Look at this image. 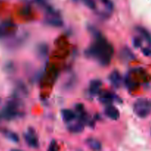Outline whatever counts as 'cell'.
<instances>
[{
    "label": "cell",
    "mask_w": 151,
    "mask_h": 151,
    "mask_svg": "<svg viewBox=\"0 0 151 151\" xmlns=\"http://www.w3.org/2000/svg\"><path fill=\"white\" fill-rule=\"evenodd\" d=\"M113 54V47L103 35L95 38V41L85 51L87 58L95 59L102 66H108L110 63Z\"/></svg>",
    "instance_id": "6da1fadb"
},
{
    "label": "cell",
    "mask_w": 151,
    "mask_h": 151,
    "mask_svg": "<svg viewBox=\"0 0 151 151\" xmlns=\"http://www.w3.org/2000/svg\"><path fill=\"white\" fill-rule=\"evenodd\" d=\"M134 111L139 118H146L151 113V102L147 99H138L134 104Z\"/></svg>",
    "instance_id": "7a4b0ae2"
},
{
    "label": "cell",
    "mask_w": 151,
    "mask_h": 151,
    "mask_svg": "<svg viewBox=\"0 0 151 151\" xmlns=\"http://www.w3.org/2000/svg\"><path fill=\"white\" fill-rule=\"evenodd\" d=\"M24 139L25 142L31 148L37 149L39 147V142H38V137L35 132V130L32 128H29L27 131L23 134Z\"/></svg>",
    "instance_id": "3957f363"
},
{
    "label": "cell",
    "mask_w": 151,
    "mask_h": 151,
    "mask_svg": "<svg viewBox=\"0 0 151 151\" xmlns=\"http://www.w3.org/2000/svg\"><path fill=\"white\" fill-rule=\"evenodd\" d=\"M99 94H100L99 100L100 101V103L104 105L111 104L114 101L121 102L120 99L117 95L109 92V91H105V92H101Z\"/></svg>",
    "instance_id": "277c9868"
},
{
    "label": "cell",
    "mask_w": 151,
    "mask_h": 151,
    "mask_svg": "<svg viewBox=\"0 0 151 151\" xmlns=\"http://www.w3.org/2000/svg\"><path fill=\"white\" fill-rule=\"evenodd\" d=\"M104 113L108 118L112 120H117L120 116L119 110L111 104L106 105L104 109Z\"/></svg>",
    "instance_id": "5b68a950"
},
{
    "label": "cell",
    "mask_w": 151,
    "mask_h": 151,
    "mask_svg": "<svg viewBox=\"0 0 151 151\" xmlns=\"http://www.w3.org/2000/svg\"><path fill=\"white\" fill-rule=\"evenodd\" d=\"M109 81L115 88H119L122 84V78L117 70H114L109 75Z\"/></svg>",
    "instance_id": "8992f818"
},
{
    "label": "cell",
    "mask_w": 151,
    "mask_h": 151,
    "mask_svg": "<svg viewBox=\"0 0 151 151\" xmlns=\"http://www.w3.org/2000/svg\"><path fill=\"white\" fill-rule=\"evenodd\" d=\"M102 86V81L100 80H93L91 81L89 85V88H88V94L91 96L97 95L100 93V88Z\"/></svg>",
    "instance_id": "52a82bcc"
},
{
    "label": "cell",
    "mask_w": 151,
    "mask_h": 151,
    "mask_svg": "<svg viewBox=\"0 0 151 151\" xmlns=\"http://www.w3.org/2000/svg\"><path fill=\"white\" fill-rule=\"evenodd\" d=\"M46 24L55 27H60L63 25V22L59 16H49L44 20Z\"/></svg>",
    "instance_id": "ba28073f"
},
{
    "label": "cell",
    "mask_w": 151,
    "mask_h": 151,
    "mask_svg": "<svg viewBox=\"0 0 151 151\" xmlns=\"http://www.w3.org/2000/svg\"><path fill=\"white\" fill-rule=\"evenodd\" d=\"M67 130L72 134H80L83 131L84 124L81 121L73 123L69 122V125L67 126Z\"/></svg>",
    "instance_id": "9c48e42d"
},
{
    "label": "cell",
    "mask_w": 151,
    "mask_h": 151,
    "mask_svg": "<svg viewBox=\"0 0 151 151\" xmlns=\"http://www.w3.org/2000/svg\"><path fill=\"white\" fill-rule=\"evenodd\" d=\"M61 116L63 121L68 123L73 122L77 117L75 112L70 109H63L61 111Z\"/></svg>",
    "instance_id": "30bf717a"
},
{
    "label": "cell",
    "mask_w": 151,
    "mask_h": 151,
    "mask_svg": "<svg viewBox=\"0 0 151 151\" xmlns=\"http://www.w3.org/2000/svg\"><path fill=\"white\" fill-rule=\"evenodd\" d=\"M86 144L87 145L90 149L93 150H102V144L100 141L97 140L96 139L89 137L86 139Z\"/></svg>",
    "instance_id": "8fae6325"
},
{
    "label": "cell",
    "mask_w": 151,
    "mask_h": 151,
    "mask_svg": "<svg viewBox=\"0 0 151 151\" xmlns=\"http://www.w3.org/2000/svg\"><path fill=\"white\" fill-rule=\"evenodd\" d=\"M35 51L38 57L41 58H44L49 52V46L46 43H41L38 44Z\"/></svg>",
    "instance_id": "7c38bea8"
},
{
    "label": "cell",
    "mask_w": 151,
    "mask_h": 151,
    "mask_svg": "<svg viewBox=\"0 0 151 151\" xmlns=\"http://www.w3.org/2000/svg\"><path fill=\"white\" fill-rule=\"evenodd\" d=\"M120 56L124 60H131L135 58V55L131 51V49L127 47H123L121 50Z\"/></svg>",
    "instance_id": "4fadbf2b"
},
{
    "label": "cell",
    "mask_w": 151,
    "mask_h": 151,
    "mask_svg": "<svg viewBox=\"0 0 151 151\" xmlns=\"http://www.w3.org/2000/svg\"><path fill=\"white\" fill-rule=\"evenodd\" d=\"M2 134H4V137L7 139H8L9 140H10L11 142L15 143H19L20 141V138H19V135H18L16 133L13 132V131H9V130L4 129L2 130Z\"/></svg>",
    "instance_id": "5bb4252c"
},
{
    "label": "cell",
    "mask_w": 151,
    "mask_h": 151,
    "mask_svg": "<svg viewBox=\"0 0 151 151\" xmlns=\"http://www.w3.org/2000/svg\"><path fill=\"white\" fill-rule=\"evenodd\" d=\"M136 29L140 34V35H141L143 39L145 40L148 44H151V35L147 29H145L143 27L138 26L136 27Z\"/></svg>",
    "instance_id": "9a60e30c"
},
{
    "label": "cell",
    "mask_w": 151,
    "mask_h": 151,
    "mask_svg": "<svg viewBox=\"0 0 151 151\" xmlns=\"http://www.w3.org/2000/svg\"><path fill=\"white\" fill-rule=\"evenodd\" d=\"M87 29H88L89 33L92 35V37L94 38V39L97 38H99V37H100L101 35H102L101 32H100V31L95 26H94V25L92 24L87 25Z\"/></svg>",
    "instance_id": "2e32d148"
},
{
    "label": "cell",
    "mask_w": 151,
    "mask_h": 151,
    "mask_svg": "<svg viewBox=\"0 0 151 151\" xmlns=\"http://www.w3.org/2000/svg\"><path fill=\"white\" fill-rule=\"evenodd\" d=\"M81 1L87 7L91 10H96L97 8V4L94 0H81Z\"/></svg>",
    "instance_id": "e0dca14e"
},
{
    "label": "cell",
    "mask_w": 151,
    "mask_h": 151,
    "mask_svg": "<svg viewBox=\"0 0 151 151\" xmlns=\"http://www.w3.org/2000/svg\"><path fill=\"white\" fill-rule=\"evenodd\" d=\"M17 88L18 90L19 91V92L22 93L24 94H27L28 90L27 86H25V84L22 81H19V82L17 83Z\"/></svg>",
    "instance_id": "ac0fdd59"
},
{
    "label": "cell",
    "mask_w": 151,
    "mask_h": 151,
    "mask_svg": "<svg viewBox=\"0 0 151 151\" xmlns=\"http://www.w3.org/2000/svg\"><path fill=\"white\" fill-rule=\"evenodd\" d=\"M100 1L106 6V7L109 10H112L114 7V3L111 0H100Z\"/></svg>",
    "instance_id": "d6986e66"
},
{
    "label": "cell",
    "mask_w": 151,
    "mask_h": 151,
    "mask_svg": "<svg viewBox=\"0 0 151 151\" xmlns=\"http://www.w3.org/2000/svg\"><path fill=\"white\" fill-rule=\"evenodd\" d=\"M75 78H71L69 81L66 83L64 84V88L66 90H70L71 88H73L74 86H75Z\"/></svg>",
    "instance_id": "ffe728a7"
},
{
    "label": "cell",
    "mask_w": 151,
    "mask_h": 151,
    "mask_svg": "<svg viewBox=\"0 0 151 151\" xmlns=\"http://www.w3.org/2000/svg\"><path fill=\"white\" fill-rule=\"evenodd\" d=\"M142 44V40L140 37H135L133 39V45L135 48H139Z\"/></svg>",
    "instance_id": "44dd1931"
},
{
    "label": "cell",
    "mask_w": 151,
    "mask_h": 151,
    "mask_svg": "<svg viewBox=\"0 0 151 151\" xmlns=\"http://www.w3.org/2000/svg\"><path fill=\"white\" fill-rule=\"evenodd\" d=\"M75 109H76L77 111H78L79 113H82L84 112V106L82 103H78V104L75 105Z\"/></svg>",
    "instance_id": "7402d4cb"
},
{
    "label": "cell",
    "mask_w": 151,
    "mask_h": 151,
    "mask_svg": "<svg viewBox=\"0 0 151 151\" xmlns=\"http://www.w3.org/2000/svg\"><path fill=\"white\" fill-rule=\"evenodd\" d=\"M57 149H58V147H57V144H56V142L55 141V140H52V141L51 142V143H50V147H49L48 150L54 151V150H57Z\"/></svg>",
    "instance_id": "603a6c76"
},
{
    "label": "cell",
    "mask_w": 151,
    "mask_h": 151,
    "mask_svg": "<svg viewBox=\"0 0 151 151\" xmlns=\"http://www.w3.org/2000/svg\"><path fill=\"white\" fill-rule=\"evenodd\" d=\"M142 53L146 56H151V50L149 48H143L142 50Z\"/></svg>",
    "instance_id": "cb8c5ba5"
},
{
    "label": "cell",
    "mask_w": 151,
    "mask_h": 151,
    "mask_svg": "<svg viewBox=\"0 0 151 151\" xmlns=\"http://www.w3.org/2000/svg\"><path fill=\"white\" fill-rule=\"evenodd\" d=\"M14 68H15L14 65H13V63H9V66H7V69H8L10 72H11L12 70H14Z\"/></svg>",
    "instance_id": "d4e9b609"
}]
</instances>
